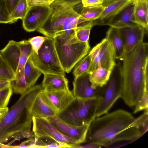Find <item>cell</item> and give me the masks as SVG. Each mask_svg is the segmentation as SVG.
I'll return each instance as SVG.
<instances>
[{"label": "cell", "mask_w": 148, "mask_h": 148, "mask_svg": "<svg viewBox=\"0 0 148 148\" xmlns=\"http://www.w3.org/2000/svg\"><path fill=\"white\" fill-rule=\"evenodd\" d=\"M105 114L95 118L90 123L84 143L109 147L117 143L132 142L140 136L143 114L135 118L131 113L118 109Z\"/></svg>", "instance_id": "1"}, {"label": "cell", "mask_w": 148, "mask_h": 148, "mask_svg": "<svg viewBox=\"0 0 148 148\" xmlns=\"http://www.w3.org/2000/svg\"><path fill=\"white\" fill-rule=\"evenodd\" d=\"M118 66L122 92L121 97L130 107H135L148 95V44L143 42L124 52Z\"/></svg>", "instance_id": "2"}, {"label": "cell", "mask_w": 148, "mask_h": 148, "mask_svg": "<svg viewBox=\"0 0 148 148\" xmlns=\"http://www.w3.org/2000/svg\"><path fill=\"white\" fill-rule=\"evenodd\" d=\"M44 90L41 84L34 86L21 95L0 120V146L17 134L31 129V111L36 97Z\"/></svg>", "instance_id": "3"}, {"label": "cell", "mask_w": 148, "mask_h": 148, "mask_svg": "<svg viewBox=\"0 0 148 148\" xmlns=\"http://www.w3.org/2000/svg\"><path fill=\"white\" fill-rule=\"evenodd\" d=\"M53 38L60 64L67 73L88 54L90 49L89 42L80 41L76 37L75 33H62Z\"/></svg>", "instance_id": "4"}, {"label": "cell", "mask_w": 148, "mask_h": 148, "mask_svg": "<svg viewBox=\"0 0 148 148\" xmlns=\"http://www.w3.org/2000/svg\"><path fill=\"white\" fill-rule=\"evenodd\" d=\"M82 0H55L50 5V13L37 31L45 36L53 38L62 32L63 23L72 10Z\"/></svg>", "instance_id": "5"}, {"label": "cell", "mask_w": 148, "mask_h": 148, "mask_svg": "<svg viewBox=\"0 0 148 148\" xmlns=\"http://www.w3.org/2000/svg\"><path fill=\"white\" fill-rule=\"evenodd\" d=\"M97 99H75L56 115L63 121L76 126L89 125L95 118Z\"/></svg>", "instance_id": "6"}, {"label": "cell", "mask_w": 148, "mask_h": 148, "mask_svg": "<svg viewBox=\"0 0 148 148\" xmlns=\"http://www.w3.org/2000/svg\"><path fill=\"white\" fill-rule=\"evenodd\" d=\"M35 67L42 73L53 74L65 76L58 57L53 38L45 36V39L37 54L33 51L31 55Z\"/></svg>", "instance_id": "7"}, {"label": "cell", "mask_w": 148, "mask_h": 148, "mask_svg": "<svg viewBox=\"0 0 148 148\" xmlns=\"http://www.w3.org/2000/svg\"><path fill=\"white\" fill-rule=\"evenodd\" d=\"M118 67L116 69L115 66L107 84L100 88L95 118L108 113L117 100L121 97L122 89Z\"/></svg>", "instance_id": "8"}, {"label": "cell", "mask_w": 148, "mask_h": 148, "mask_svg": "<svg viewBox=\"0 0 148 148\" xmlns=\"http://www.w3.org/2000/svg\"><path fill=\"white\" fill-rule=\"evenodd\" d=\"M32 131L35 137H46L68 146L75 148L77 144L74 140L61 133L46 118L32 117Z\"/></svg>", "instance_id": "9"}, {"label": "cell", "mask_w": 148, "mask_h": 148, "mask_svg": "<svg viewBox=\"0 0 148 148\" xmlns=\"http://www.w3.org/2000/svg\"><path fill=\"white\" fill-rule=\"evenodd\" d=\"M46 119L62 134L77 144L84 143L89 125L75 126L63 121L56 115Z\"/></svg>", "instance_id": "10"}, {"label": "cell", "mask_w": 148, "mask_h": 148, "mask_svg": "<svg viewBox=\"0 0 148 148\" xmlns=\"http://www.w3.org/2000/svg\"><path fill=\"white\" fill-rule=\"evenodd\" d=\"M50 12V6L37 5L29 8L22 20L23 29L28 32L37 30L46 21Z\"/></svg>", "instance_id": "11"}, {"label": "cell", "mask_w": 148, "mask_h": 148, "mask_svg": "<svg viewBox=\"0 0 148 148\" xmlns=\"http://www.w3.org/2000/svg\"><path fill=\"white\" fill-rule=\"evenodd\" d=\"M40 94L44 101L57 114L64 110L75 99L69 89L55 91L43 90Z\"/></svg>", "instance_id": "12"}, {"label": "cell", "mask_w": 148, "mask_h": 148, "mask_svg": "<svg viewBox=\"0 0 148 148\" xmlns=\"http://www.w3.org/2000/svg\"><path fill=\"white\" fill-rule=\"evenodd\" d=\"M100 48L96 56L91 62L87 71L89 73L95 70L99 63L102 67L112 71L116 65L112 47L106 38L100 42Z\"/></svg>", "instance_id": "13"}, {"label": "cell", "mask_w": 148, "mask_h": 148, "mask_svg": "<svg viewBox=\"0 0 148 148\" xmlns=\"http://www.w3.org/2000/svg\"><path fill=\"white\" fill-rule=\"evenodd\" d=\"M72 91L75 99H89L97 98L100 88H95L92 86L87 72L74 78Z\"/></svg>", "instance_id": "14"}, {"label": "cell", "mask_w": 148, "mask_h": 148, "mask_svg": "<svg viewBox=\"0 0 148 148\" xmlns=\"http://www.w3.org/2000/svg\"><path fill=\"white\" fill-rule=\"evenodd\" d=\"M119 29L123 42L125 52L130 51L143 42L145 34H147L143 27L138 25Z\"/></svg>", "instance_id": "15"}, {"label": "cell", "mask_w": 148, "mask_h": 148, "mask_svg": "<svg viewBox=\"0 0 148 148\" xmlns=\"http://www.w3.org/2000/svg\"><path fill=\"white\" fill-rule=\"evenodd\" d=\"M133 1L115 0L107 3L104 5L105 8L99 17L92 21L94 26L96 25L110 26L120 12Z\"/></svg>", "instance_id": "16"}, {"label": "cell", "mask_w": 148, "mask_h": 148, "mask_svg": "<svg viewBox=\"0 0 148 148\" xmlns=\"http://www.w3.org/2000/svg\"><path fill=\"white\" fill-rule=\"evenodd\" d=\"M0 53L15 74L18 68L20 54L18 42L9 41L5 47L0 50Z\"/></svg>", "instance_id": "17"}, {"label": "cell", "mask_w": 148, "mask_h": 148, "mask_svg": "<svg viewBox=\"0 0 148 148\" xmlns=\"http://www.w3.org/2000/svg\"><path fill=\"white\" fill-rule=\"evenodd\" d=\"M44 75L41 85L44 90L55 91L69 90L68 81L65 76L53 74Z\"/></svg>", "instance_id": "18"}, {"label": "cell", "mask_w": 148, "mask_h": 148, "mask_svg": "<svg viewBox=\"0 0 148 148\" xmlns=\"http://www.w3.org/2000/svg\"><path fill=\"white\" fill-rule=\"evenodd\" d=\"M134 1L125 7L114 19L110 25L119 29L137 25L135 23L134 17Z\"/></svg>", "instance_id": "19"}, {"label": "cell", "mask_w": 148, "mask_h": 148, "mask_svg": "<svg viewBox=\"0 0 148 148\" xmlns=\"http://www.w3.org/2000/svg\"><path fill=\"white\" fill-rule=\"evenodd\" d=\"M134 17L135 23L148 32V0H134Z\"/></svg>", "instance_id": "20"}, {"label": "cell", "mask_w": 148, "mask_h": 148, "mask_svg": "<svg viewBox=\"0 0 148 148\" xmlns=\"http://www.w3.org/2000/svg\"><path fill=\"white\" fill-rule=\"evenodd\" d=\"M106 38L112 47L115 59H120L125 51L119 29L110 27L107 32Z\"/></svg>", "instance_id": "21"}, {"label": "cell", "mask_w": 148, "mask_h": 148, "mask_svg": "<svg viewBox=\"0 0 148 148\" xmlns=\"http://www.w3.org/2000/svg\"><path fill=\"white\" fill-rule=\"evenodd\" d=\"M32 118H46L55 116L56 113L43 100L40 93L37 95L33 103L31 111Z\"/></svg>", "instance_id": "22"}, {"label": "cell", "mask_w": 148, "mask_h": 148, "mask_svg": "<svg viewBox=\"0 0 148 148\" xmlns=\"http://www.w3.org/2000/svg\"><path fill=\"white\" fill-rule=\"evenodd\" d=\"M112 72L103 68L98 62L97 68L89 73V80L93 87L97 88L105 85L109 79Z\"/></svg>", "instance_id": "23"}, {"label": "cell", "mask_w": 148, "mask_h": 148, "mask_svg": "<svg viewBox=\"0 0 148 148\" xmlns=\"http://www.w3.org/2000/svg\"><path fill=\"white\" fill-rule=\"evenodd\" d=\"M24 75L28 88L33 86L42 73L34 65L31 55L27 60L23 68Z\"/></svg>", "instance_id": "24"}, {"label": "cell", "mask_w": 148, "mask_h": 148, "mask_svg": "<svg viewBox=\"0 0 148 148\" xmlns=\"http://www.w3.org/2000/svg\"><path fill=\"white\" fill-rule=\"evenodd\" d=\"M105 6L103 4L92 7H84L82 5L78 13L82 18L86 22L92 21L100 16Z\"/></svg>", "instance_id": "25"}, {"label": "cell", "mask_w": 148, "mask_h": 148, "mask_svg": "<svg viewBox=\"0 0 148 148\" xmlns=\"http://www.w3.org/2000/svg\"><path fill=\"white\" fill-rule=\"evenodd\" d=\"M18 42L20 49V54L18 68L15 73V76L23 70L27 60L33 51L28 40H23Z\"/></svg>", "instance_id": "26"}, {"label": "cell", "mask_w": 148, "mask_h": 148, "mask_svg": "<svg viewBox=\"0 0 148 148\" xmlns=\"http://www.w3.org/2000/svg\"><path fill=\"white\" fill-rule=\"evenodd\" d=\"M34 138L35 143L33 148H69L68 146L59 142L49 137H35Z\"/></svg>", "instance_id": "27"}, {"label": "cell", "mask_w": 148, "mask_h": 148, "mask_svg": "<svg viewBox=\"0 0 148 148\" xmlns=\"http://www.w3.org/2000/svg\"><path fill=\"white\" fill-rule=\"evenodd\" d=\"M10 85L13 92L21 95L29 89L25 80L23 69L18 75L15 76L14 79L10 81Z\"/></svg>", "instance_id": "28"}, {"label": "cell", "mask_w": 148, "mask_h": 148, "mask_svg": "<svg viewBox=\"0 0 148 148\" xmlns=\"http://www.w3.org/2000/svg\"><path fill=\"white\" fill-rule=\"evenodd\" d=\"M93 26L92 21L87 22L77 26L75 31L76 37L81 41L89 42L90 31Z\"/></svg>", "instance_id": "29"}, {"label": "cell", "mask_w": 148, "mask_h": 148, "mask_svg": "<svg viewBox=\"0 0 148 148\" xmlns=\"http://www.w3.org/2000/svg\"><path fill=\"white\" fill-rule=\"evenodd\" d=\"M29 8L26 0H20L11 14V20L14 23L18 19L23 20Z\"/></svg>", "instance_id": "30"}, {"label": "cell", "mask_w": 148, "mask_h": 148, "mask_svg": "<svg viewBox=\"0 0 148 148\" xmlns=\"http://www.w3.org/2000/svg\"><path fill=\"white\" fill-rule=\"evenodd\" d=\"M91 62V59L88 53L74 66L73 72L74 78L77 77L87 72Z\"/></svg>", "instance_id": "31"}, {"label": "cell", "mask_w": 148, "mask_h": 148, "mask_svg": "<svg viewBox=\"0 0 148 148\" xmlns=\"http://www.w3.org/2000/svg\"><path fill=\"white\" fill-rule=\"evenodd\" d=\"M12 92L10 84L0 90V109L7 107Z\"/></svg>", "instance_id": "32"}, {"label": "cell", "mask_w": 148, "mask_h": 148, "mask_svg": "<svg viewBox=\"0 0 148 148\" xmlns=\"http://www.w3.org/2000/svg\"><path fill=\"white\" fill-rule=\"evenodd\" d=\"M9 12L4 0H0V23L12 24Z\"/></svg>", "instance_id": "33"}, {"label": "cell", "mask_w": 148, "mask_h": 148, "mask_svg": "<svg viewBox=\"0 0 148 148\" xmlns=\"http://www.w3.org/2000/svg\"><path fill=\"white\" fill-rule=\"evenodd\" d=\"M45 39V37L38 36L30 38L28 41L31 44L33 51L37 54Z\"/></svg>", "instance_id": "34"}, {"label": "cell", "mask_w": 148, "mask_h": 148, "mask_svg": "<svg viewBox=\"0 0 148 148\" xmlns=\"http://www.w3.org/2000/svg\"><path fill=\"white\" fill-rule=\"evenodd\" d=\"M28 8L37 5L50 6L55 0H26Z\"/></svg>", "instance_id": "35"}, {"label": "cell", "mask_w": 148, "mask_h": 148, "mask_svg": "<svg viewBox=\"0 0 148 148\" xmlns=\"http://www.w3.org/2000/svg\"><path fill=\"white\" fill-rule=\"evenodd\" d=\"M103 0H82L81 3L84 7L98 6L103 4Z\"/></svg>", "instance_id": "36"}, {"label": "cell", "mask_w": 148, "mask_h": 148, "mask_svg": "<svg viewBox=\"0 0 148 148\" xmlns=\"http://www.w3.org/2000/svg\"><path fill=\"white\" fill-rule=\"evenodd\" d=\"M100 43H99L94 47L88 53L91 59V62L95 59L100 49Z\"/></svg>", "instance_id": "37"}, {"label": "cell", "mask_w": 148, "mask_h": 148, "mask_svg": "<svg viewBox=\"0 0 148 148\" xmlns=\"http://www.w3.org/2000/svg\"><path fill=\"white\" fill-rule=\"evenodd\" d=\"M10 14L20 0H4Z\"/></svg>", "instance_id": "38"}, {"label": "cell", "mask_w": 148, "mask_h": 148, "mask_svg": "<svg viewBox=\"0 0 148 148\" xmlns=\"http://www.w3.org/2000/svg\"><path fill=\"white\" fill-rule=\"evenodd\" d=\"M23 138H26L27 139H31L35 137L33 131H32L30 129H28L24 130L21 133Z\"/></svg>", "instance_id": "39"}, {"label": "cell", "mask_w": 148, "mask_h": 148, "mask_svg": "<svg viewBox=\"0 0 148 148\" xmlns=\"http://www.w3.org/2000/svg\"><path fill=\"white\" fill-rule=\"evenodd\" d=\"M10 84V81L4 79H0V90Z\"/></svg>", "instance_id": "40"}, {"label": "cell", "mask_w": 148, "mask_h": 148, "mask_svg": "<svg viewBox=\"0 0 148 148\" xmlns=\"http://www.w3.org/2000/svg\"><path fill=\"white\" fill-rule=\"evenodd\" d=\"M8 109L9 108L8 107L0 109V120L6 113Z\"/></svg>", "instance_id": "41"}, {"label": "cell", "mask_w": 148, "mask_h": 148, "mask_svg": "<svg viewBox=\"0 0 148 148\" xmlns=\"http://www.w3.org/2000/svg\"><path fill=\"white\" fill-rule=\"evenodd\" d=\"M7 64L3 59L0 53V70Z\"/></svg>", "instance_id": "42"}, {"label": "cell", "mask_w": 148, "mask_h": 148, "mask_svg": "<svg viewBox=\"0 0 148 148\" xmlns=\"http://www.w3.org/2000/svg\"><path fill=\"white\" fill-rule=\"evenodd\" d=\"M114 0H103L104 1V3L103 4H104V3H106V4L108 3L109 2H110Z\"/></svg>", "instance_id": "43"}]
</instances>
